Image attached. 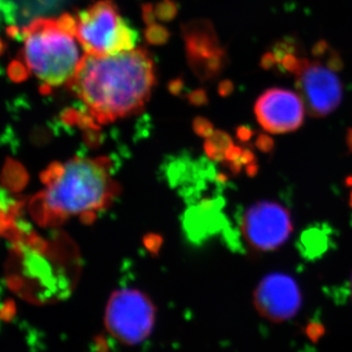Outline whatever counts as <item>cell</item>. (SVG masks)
I'll use <instances>...</instances> for the list:
<instances>
[{
    "mask_svg": "<svg viewBox=\"0 0 352 352\" xmlns=\"http://www.w3.org/2000/svg\"><path fill=\"white\" fill-rule=\"evenodd\" d=\"M156 83L154 61L144 48L107 56L85 55L66 87L99 124L138 113Z\"/></svg>",
    "mask_w": 352,
    "mask_h": 352,
    "instance_id": "6da1fadb",
    "label": "cell"
},
{
    "mask_svg": "<svg viewBox=\"0 0 352 352\" xmlns=\"http://www.w3.org/2000/svg\"><path fill=\"white\" fill-rule=\"evenodd\" d=\"M45 187L31 203V214L43 226H54L78 215L107 207L117 187L106 157H74L51 166L44 173Z\"/></svg>",
    "mask_w": 352,
    "mask_h": 352,
    "instance_id": "7a4b0ae2",
    "label": "cell"
},
{
    "mask_svg": "<svg viewBox=\"0 0 352 352\" xmlns=\"http://www.w3.org/2000/svg\"><path fill=\"white\" fill-rule=\"evenodd\" d=\"M23 38L25 66L43 82L46 92L73 78L80 61L76 36L64 31L57 19L32 21L23 30Z\"/></svg>",
    "mask_w": 352,
    "mask_h": 352,
    "instance_id": "3957f363",
    "label": "cell"
},
{
    "mask_svg": "<svg viewBox=\"0 0 352 352\" xmlns=\"http://www.w3.org/2000/svg\"><path fill=\"white\" fill-rule=\"evenodd\" d=\"M76 38L87 54L107 56L134 50L138 34L113 0H100L78 14Z\"/></svg>",
    "mask_w": 352,
    "mask_h": 352,
    "instance_id": "277c9868",
    "label": "cell"
},
{
    "mask_svg": "<svg viewBox=\"0 0 352 352\" xmlns=\"http://www.w3.org/2000/svg\"><path fill=\"white\" fill-rule=\"evenodd\" d=\"M156 309L138 289H122L111 296L106 307L105 326L115 339L124 344H138L154 328Z\"/></svg>",
    "mask_w": 352,
    "mask_h": 352,
    "instance_id": "5b68a950",
    "label": "cell"
},
{
    "mask_svg": "<svg viewBox=\"0 0 352 352\" xmlns=\"http://www.w3.org/2000/svg\"><path fill=\"white\" fill-rule=\"evenodd\" d=\"M245 242L256 251L277 250L293 231L288 210L273 201H259L245 210L241 220Z\"/></svg>",
    "mask_w": 352,
    "mask_h": 352,
    "instance_id": "8992f818",
    "label": "cell"
},
{
    "mask_svg": "<svg viewBox=\"0 0 352 352\" xmlns=\"http://www.w3.org/2000/svg\"><path fill=\"white\" fill-rule=\"evenodd\" d=\"M189 66L201 80H212L221 73L226 52L220 45L212 23L197 20L183 25Z\"/></svg>",
    "mask_w": 352,
    "mask_h": 352,
    "instance_id": "52a82bcc",
    "label": "cell"
},
{
    "mask_svg": "<svg viewBox=\"0 0 352 352\" xmlns=\"http://www.w3.org/2000/svg\"><path fill=\"white\" fill-rule=\"evenodd\" d=\"M302 300L295 280L282 273L264 277L254 293V307L258 314L276 323L293 318L302 307Z\"/></svg>",
    "mask_w": 352,
    "mask_h": 352,
    "instance_id": "ba28073f",
    "label": "cell"
},
{
    "mask_svg": "<svg viewBox=\"0 0 352 352\" xmlns=\"http://www.w3.org/2000/svg\"><path fill=\"white\" fill-rule=\"evenodd\" d=\"M296 87L308 115L323 118L335 111L342 98V87L338 76L318 62L310 64L296 76Z\"/></svg>",
    "mask_w": 352,
    "mask_h": 352,
    "instance_id": "9c48e42d",
    "label": "cell"
},
{
    "mask_svg": "<svg viewBox=\"0 0 352 352\" xmlns=\"http://www.w3.org/2000/svg\"><path fill=\"white\" fill-rule=\"evenodd\" d=\"M254 113L264 131L273 134L287 133L302 126L305 105L295 92L271 88L256 101Z\"/></svg>",
    "mask_w": 352,
    "mask_h": 352,
    "instance_id": "30bf717a",
    "label": "cell"
},
{
    "mask_svg": "<svg viewBox=\"0 0 352 352\" xmlns=\"http://www.w3.org/2000/svg\"><path fill=\"white\" fill-rule=\"evenodd\" d=\"M335 231L327 223H316L308 226L300 234L296 248L305 261L320 259L333 247Z\"/></svg>",
    "mask_w": 352,
    "mask_h": 352,
    "instance_id": "8fae6325",
    "label": "cell"
},
{
    "mask_svg": "<svg viewBox=\"0 0 352 352\" xmlns=\"http://www.w3.org/2000/svg\"><path fill=\"white\" fill-rule=\"evenodd\" d=\"M144 36L146 41L152 45H163L170 39V32L164 25L156 24L148 25L145 30Z\"/></svg>",
    "mask_w": 352,
    "mask_h": 352,
    "instance_id": "7c38bea8",
    "label": "cell"
},
{
    "mask_svg": "<svg viewBox=\"0 0 352 352\" xmlns=\"http://www.w3.org/2000/svg\"><path fill=\"white\" fill-rule=\"evenodd\" d=\"M157 19L163 22H170L176 17L178 6L173 0H161L155 7Z\"/></svg>",
    "mask_w": 352,
    "mask_h": 352,
    "instance_id": "4fadbf2b",
    "label": "cell"
},
{
    "mask_svg": "<svg viewBox=\"0 0 352 352\" xmlns=\"http://www.w3.org/2000/svg\"><path fill=\"white\" fill-rule=\"evenodd\" d=\"M296 52V44L293 39H283V41H278L272 48V53L276 58L277 64H279L286 55L295 54Z\"/></svg>",
    "mask_w": 352,
    "mask_h": 352,
    "instance_id": "5bb4252c",
    "label": "cell"
},
{
    "mask_svg": "<svg viewBox=\"0 0 352 352\" xmlns=\"http://www.w3.org/2000/svg\"><path fill=\"white\" fill-rule=\"evenodd\" d=\"M256 147L263 153H270L274 150V140L267 134H261L256 139Z\"/></svg>",
    "mask_w": 352,
    "mask_h": 352,
    "instance_id": "9a60e30c",
    "label": "cell"
},
{
    "mask_svg": "<svg viewBox=\"0 0 352 352\" xmlns=\"http://www.w3.org/2000/svg\"><path fill=\"white\" fill-rule=\"evenodd\" d=\"M328 69H330L333 72H340L344 68V62H342V58L339 52L335 50L330 51V55L328 58Z\"/></svg>",
    "mask_w": 352,
    "mask_h": 352,
    "instance_id": "2e32d148",
    "label": "cell"
},
{
    "mask_svg": "<svg viewBox=\"0 0 352 352\" xmlns=\"http://www.w3.org/2000/svg\"><path fill=\"white\" fill-rule=\"evenodd\" d=\"M142 18L147 25L156 23L157 16L155 7L151 3H145L142 6Z\"/></svg>",
    "mask_w": 352,
    "mask_h": 352,
    "instance_id": "e0dca14e",
    "label": "cell"
},
{
    "mask_svg": "<svg viewBox=\"0 0 352 352\" xmlns=\"http://www.w3.org/2000/svg\"><path fill=\"white\" fill-rule=\"evenodd\" d=\"M188 99L194 105H204L208 102L207 92L203 89L194 90L189 94Z\"/></svg>",
    "mask_w": 352,
    "mask_h": 352,
    "instance_id": "ac0fdd59",
    "label": "cell"
},
{
    "mask_svg": "<svg viewBox=\"0 0 352 352\" xmlns=\"http://www.w3.org/2000/svg\"><path fill=\"white\" fill-rule=\"evenodd\" d=\"M329 50L330 47H329L327 41L321 39L318 43L314 44V48H312V55L316 58L323 57L325 56Z\"/></svg>",
    "mask_w": 352,
    "mask_h": 352,
    "instance_id": "d6986e66",
    "label": "cell"
},
{
    "mask_svg": "<svg viewBox=\"0 0 352 352\" xmlns=\"http://www.w3.org/2000/svg\"><path fill=\"white\" fill-rule=\"evenodd\" d=\"M277 64L276 58L272 52H267L263 55L261 60V67L265 71L274 68L275 65Z\"/></svg>",
    "mask_w": 352,
    "mask_h": 352,
    "instance_id": "ffe728a7",
    "label": "cell"
},
{
    "mask_svg": "<svg viewBox=\"0 0 352 352\" xmlns=\"http://www.w3.org/2000/svg\"><path fill=\"white\" fill-rule=\"evenodd\" d=\"M234 90V85L231 80H222L219 85V94L220 96L226 97L232 94Z\"/></svg>",
    "mask_w": 352,
    "mask_h": 352,
    "instance_id": "44dd1931",
    "label": "cell"
},
{
    "mask_svg": "<svg viewBox=\"0 0 352 352\" xmlns=\"http://www.w3.org/2000/svg\"><path fill=\"white\" fill-rule=\"evenodd\" d=\"M183 87H184V82H183L182 78H176V80H171V82L168 83V90H170V94L175 95L180 94Z\"/></svg>",
    "mask_w": 352,
    "mask_h": 352,
    "instance_id": "7402d4cb",
    "label": "cell"
},
{
    "mask_svg": "<svg viewBox=\"0 0 352 352\" xmlns=\"http://www.w3.org/2000/svg\"><path fill=\"white\" fill-rule=\"evenodd\" d=\"M195 126L197 131L204 132V133H208V132L212 131V124H210L207 120H197L195 122Z\"/></svg>",
    "mask_w": 352,
    "mask_h": 352,
    "instance_id": "603a6c76",
    "label": "cell"
},
{
    "mask_svg": "<svg viewBox=\"0 0 352 352\" xmlns=\"http://www.w3.org/2000/svg\"><path fill=\"white\" fill-rule=\"evenodd\" d=\"M237 136L240 140L248 141L251 139L252 136V131L248 126H240L237 131Z\"/></svg>",
    "mask_w": 352,
    "mask_h": 352,
    "instance_id": "cb8c5ba5",
    "label": "cell"
},
{
    "mask_svg": "<svg viewBox=\"0 0 352 352\" xmlns=\"http://www.w3.org/2000/svg\"><path fill=\"white\" fill-rule=\"evenodd\" d=\"M95 352H109L107 344L103 338H97L95 340Z\"/></svg>",
    "mask_w": 352,
    "mask_h": 352,
    "instance_id": "d4e9b609",
    "label": "cell"
},
{
    "mask_svg": "<svg viewBox=\"0 0 352 352\" xmlns=\"http://www.w3.org/2000/svg\"><path fill=\"white\" fill-rule=\"evenodd\" d=\"M254 155L252 154V152L249 151V150H245V151L243 153L242 157H241L240 164H251L252 162L254 161Z\"/></svg>",
    "mask_w": 352,
    "mask_h": 352,
    "instance_id": "484cf974",
    "label": "cell"
},
{
    "mask_svg": "<svg viewBox=\"0 0 352 352\" xmlns=\"http://www.w3.org/2000/svg\"><path fill=\"white\" fill-rule=\"evenodd\" d=\"M241 154L240 148L233 147L231 148L228 151V154H227V157H228L229 160H236L239 157Z\"/></svg>",
    "mask_w": 352,
    "mask_h": 352,
    "instance_id": "4316f807",
    "label": "cell"
},
{
    "mask_svg": "<svg viewBox=\"0 0 352 352\" xmlns=\"http://www.w3.org/2000/svg\"><path fill=\"white\" fill-rule=\"evenodd\" d=\"M248 175L254 176L258 173V166L256 164H250L247 168Z\"/></svg>",
    "mask_w": 352,
    "mask_h": 352,
    "instance_id": "83f0119b",
    "label": "cell"
},
{
    "mask_svg": "<svg viewBox=\"0 0 352 352\" xmlns=\"http://www.w3.org/2000/svg\"><path fill=\"white\" fill-rule=\"evenodd\" d=\"M346 146L349 151L352 153V129H347L346 132Z\"/></svg>",
    "mask_w": 352,
    "mask_h": 352,
    "instance_id": "f1b7e54d",
    "label": "cell"
},
{
    "mask_svg": "<svg viewBox=\"0 0 352 352\" xmlns=\"http://www.w3.org/2000/svg\"><path fill=\"white\" fill-rule=\"evenodd\" d=\"M346 186L352 187V176H349L346 179Z\"/></svg>",
    "mask_w": 352,
    "mask_h": 352,
    "instance_id": "f546056e",
    "label": "cell"
},
{
    "mask_svg": "<svg viewBox=\"0 0 352 352\" xmlns=\"http://www.w3.org/2000/svg\"><path fill=\"white\" fill-rule=\"evenodd\" d=\"M349 205H351V207L352 208V191L351 194V199H349Z\"/></svg>",
    "mask_w": 352,
    "mask_h": 352,
    "instance_id": "4dcf8cb0",
    "label": "cell"
},
{
    "mask_svg": "<svg viewBox=\"0 0 352 352\" xmlns=\"http://www.w3.org/2000/svg\"><path fill=\"white\" fill-rule=\"evenodd\" d=\"M349 291H351V298H352V276H351V286H349Z\"/></svg>",
    "mask_w": 352,
    "mask_h": 352,
    "instance_id": "1f68e13d",
    "label": "cell"
}]
</instances>
